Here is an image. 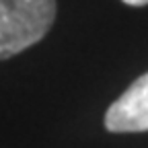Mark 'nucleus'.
<instances>
[{"instance_id":"7ed1b4c3","label":"nucleus","mask_w":148,"mask_h":148,"mask_svg":"<svg viewBox=\"0 0 148 148\" xmlns=\"http://www.w3.org/2000/svg\"><path fill=\"white\" fill-rule=\"evenodd\" d=\"M123 2L130 4V6H146L148 0H123Z\"/></svg>"},{"instance_id":"f257e3e1","label":"nucleus","mask_w":148,"mask_h":148,"mask_svg":"<svg viewBox=\"0 0 148 148\" xmlns=\"http://www.w3.org/2000/svg\"><path fill=\"white\" fill-rule=\"evenodd\" d=\"M56 18V0H0V60L35 45Z\"/></svg>"},{"instance_id":"f03ea898","label":"nucleus","mask_w":148,"mask_h":148,"mask_svg":"<svg viewBox=\"0 0 148 148\" xmlns=\"http://www.w3.org/2000/svg\"><path fill=\"white\" fill-rule=\"evenodd\" d=\"M105 127L109 132H146L148 130V72L142 74L107 109Z\"/></svg>"}]
</instances>
